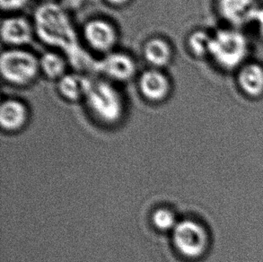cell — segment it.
<instances>
[{"label": "cell", "instance_id": "1", "mask_svg": "<svg viewBox=\"0 0 263 262\" xmlns=\"http://www.w3.org/2000/svg\"><path fill=\"white\" fill-rule=\"evenodd\" d=\"M35 35L42 43L60 50L78 72L93 69L96 61L84 50L79 43L68 12L58 3L43 2L33 14Z\"/></svg>", "mask_w": 263, "mask_h": 262}, {"label": "cell", "instance_id": "2", "mask_svg": "<svg viewBox=\"0 0 263 262\" xmlns=\"http://www.w3.org/2000/svg\"><path fill=\"white\" fill-rule=\"evenodd\" d=\"M252 44L242 29L223 25L211 33L209 60L217 70L234 73L251 60Z\"/></svg>", "mask_w": 263, "mask_h": 262}, {"label": "cell", "instance_id": "3", "mask_svg": "<svg viewBox=\"0 0 263 262\" xmlns=\"http://www.w3.org/2000/svg\"><path fill=\"white\" fill-rule=\"evenodd\" d=\"M85 101L92 115L103 123H117L123 116L124 97L114 83L107 79L92 80Z\"/></svg>", "mask_w": 263, "mask_h": 262}, {"label": "cell", "instance_id": "4", "mask_svg": "<svg viewBox=\"0 0 263 262\" xmlns=\"http://www.w3.org/2000/svg\"><path fill=\"white\" fill-rule=\"evenodd\" d=\"M0 72L3 80L14 86H28L38 78L39 58L23 48H7L0 57Z\"/></svg>", "mask_w": 263, "mask_h": 262}, {"label": "cell", "instance_id": "5", "mask_svg": "<svg viewBox=\"0 0 263 262\" xmlns=\"http://www.w3.org/2000/svg\"><path fill=\"white\" fill-rule=\"evenodd\" d=\"M173 231L175 247L182 255L196 259L206 252L209 235L200 223L192 220H183L178 222Z\"/></svg>", "mask_w": 263, "mask_h": 262}, {"label": "cell", "instance_id": "6", "mask_svg": "<svg viewBox=\"0 0 263 262\" xmlns=\"http://www.w3.org/2000/svg\"><path fill=\"white\" fill-rule=\"evenodd\" d=\"M260 7L258 0H214V9L223 25L242 30L253 25Z\"/></svg>", "mask_w": 263, "mask_h": 262}, {"label": "cell", "instance_id": "7", "mask_svg": "<svg viewBox=\"0 0 263 262\" xmlns=\"http://www.w3.org/2000/svg\"><path fill=\"white\" fill-rule=\"evenodd\" d=\"M83 39L89 49L103 56L114 51L119 32L114 23L103 17L90 19L83 26Z\"/></svg>", "mask_w": 263, "mask_h": 262}, {"label": "cell", "instance_id": "8", "mask_svg": "<svg viewBox=\"0 0 263 262\" xmlns=\"http://www.w3.org/2000/svg\"><path fill=\"white\" fill-rule=\"evenodd\" d=\"M137 62L130 54L114 50L96 61V70L112 83H127L137 74Z\"/></svg>", "mask_w": 263, "mask_h": 262}, {"label": "cell", "instance_id": "9", "mask_svg": "<svg viewBox=\"0 0 263 262\" xmlns=\"http://www.w3.org/2000/svg\"><path fill=\"white\" fill-rule=\"evenodd\" d=\"M138 88L143 98L150 103L164 102L173 90L171 79L162 69L150 67L138 78Z\"/></svg>", "mask_w": 263, "mask_h": 262}, {"label": "cell", "instance_id": "10", "mask_svg": "<svg viewBox=\"0 0 263 262\" xmlns=\"http://www.w3.org/2000/svg\"><path fill=\"white\" fill-rule=\"evenodd\" d=\"M33 23L22 15H9L1 22V40L8 48H23L35 37Z\"/></svg>", "mask_w": 263, "mask_h": 262}, {"label": "cell", "instance_id": "11", "mask_svg": "<svg viewBox=\"0 0 263 262\" xmlns=\"http://www.w3.org/2000/svg\"><path fill=\"white\" fill-rule=\"evenodd\" d=\"M236 88L243 97L250 100L263 98V63L250 60L235 71Z\"/></svg>", "mask_w": 263, "mask_h": 262}, {"label": "cell", "instance_id": "12", "mask_svg": "<svg viewBox=\"0 0 263 262\" xmlns=\"http://www.w3.org/2000/svg\"><path fill=\"white\" fill-rule=\"evenodd\" d=\"M174 48L168 40L160 36L151 37L143 46V57L150 67L163 69L174 60Z\"/></svg>", "mask_w": 263, "mask_h": 262}, {"label": "cell", "instance_id": "13", "mask_svg": "<svg viewBox=\"0 0 263 262\" xmlns=\"http://www.w3.org/2000/svg\"><path fill=\"white\" fill-rule=\"evenodd\" d=\"M92 81L86 74L80 72L67 73L57 82L58 92L68 102L85 100Z\"/></svg>", "mask_w": 263, "mask_h": 262}, {"label": "cell", "instance_id": "14", "mask_svg": "<svg viewBox=\"0 0 263 262\" xmlns=\"http://www.w3.org/2000/svg\"><path fill=\"white\" fill-rule=\"evenodd\" d=\"M28 109L17 99H7L0 107V123L7 130H17L28 120Z\"/></svg>", "mask_w": 263, "mask_h": 262}, {"label": "cell", "instance_id": "15", "mask_svg": "<svg viewBox=\"0 0 263 262\" xmlns=\"http://www.w3.org/2000/svg\"><path fill=\"white\" fill-rule=\"evenodd\" d=\"M41 73L49 80L59 81L68 73L67 58L60 51L49 50L39 58Z\"/></svg>", "mask_w": 263, "mask_h": 262}, {"label": "cell", "instance_id": "16", "mask_svg": "<svg viewBox=\"0 0 263 262\" xmlns=\"http://www.w3.org/2000/svg\"><path fill=\"white\" fill-rule=\"evenodd\" d=\"M211 33L204 29L192 31L186 39V47L189 53L195 59H209Z\"/></svg>", "mask_w": 263, "mask_h": 262}, {"label": "cell", "instance_id": "17", "mask_svg": "<svg viewBox=\"0 0 263 262\" xmlns=\"http://www.w3.org/2000/svg\"><path fill=\"white\" fill-rule=\"evenodd\" d=\"M153 223L162 231L174 230L177 226L174 213L167 209H158L153 215Z\"/></svg>", "mask_w": 263, "mask_h": 262}, {"label": "cell", "instance_id": "18", "mask_svg": "<svg viewBox=\"0 0 263 262\" xmlns=\"http://www.w3.org/2000/svg\"><path fill=\"white\" fill-rule=\"evenodd\" d=\"M29 0H0V6L3 12L13 13L21 10L28 4Z\"/></svg>", "mask_w": 263, "mask_h": 262}, {"label": "cell", "instance_id": "19", "mask_svg": "<svg viewBox=\"0 0 263 262\" xmlns=\"http://www.w3.org/2000/svg\"><path fill=\"white\" fill-rule=\"evenodd\" d=\"M84 2H85V0H60V2L58 4L64 10L68 12V11L78 10L82 7Z\"/></svg>", "mask_w": 263, "mask_h": 262}, {"label": "cell", "instance_id": "20", "mask_svg": "<svg viewBox=\"0 0 263 262\" xmlns=\"http://www.w3.org/2000/svg\"><path fill=\"white\" fill-rule=\"evenodd\" d=\"M253 25H254L256 28L259 39L263 43V7H260L258 11Z\"/></svg>", "mask_w": 263, "mask_h": 262}, {"label": "cell", "instance_id": "21", "mask_svg": "<svg viewBox=\"0 0 263 262\" xmlns=\"http://www.w3.org/2000/svg\"><path fill=\"white\" fill-rule=\"evenodd\" d=\"M104 1L111 7H121L128 5L132 0H104Z\"/></svg>", "mask_w": 263, "mask_h": 262}, {"label": "cell", "instance_id": "22", "mask_svg": "<svg viewBox=\"0 0 263 262\" xmlns=\"http://www.w3.org/2000/svg\"><path fill=\"white\" fill-rule=\"evenodd\" d=\"M259 1V3H260V6L263 7V0H258Z\"/></svg>", "mask_w": 263, "mask_h": 262}, {"label": "cell", "instance_id": "23", "mask_svg": "<svg viewBox=\"0 0 263 262\" xmlns=\"http://www.w3.org/2000/svg\"><path fill=\"white\" fill-rule=\"evenodd\" d=\"M44 2H52V0H43Z\"/></svg>", "mask_w": 263, "mask_h": 262}]
</instances>
